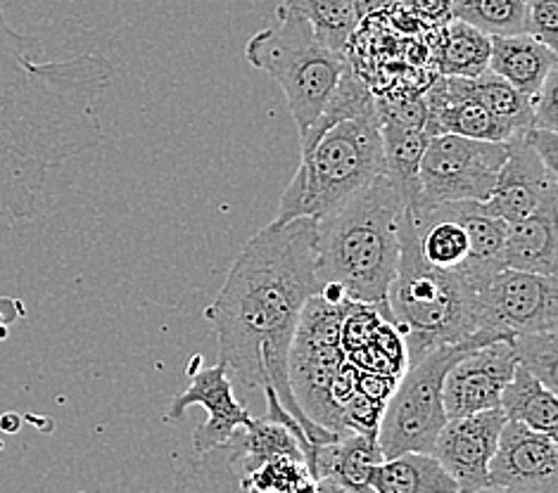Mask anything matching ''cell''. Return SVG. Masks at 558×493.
Wrapping results in <instances>:
<instances>
[{"instance_id":"2e32d148","label":"cell","mask_w":558,"mask_h":493,"mask_svg":"<svg viewBox=\"0 0 558 493\" xmlns=\"http://www.w3.org/2000/svg\"><path fill=\"white\" fill-rule=\"evenodd\" d=\"M245 442L238 430L229 442L179 458L174 468V493H250L243 470Z\"/></svg>"},{"instance_id":"4316f807","label":"cell","mask_w":558,"mask_h":493,"mask_svg":"<svg viewBox=\"0 0 558 493\" xmlns=\"http://www.w3.org/2000/svg\"><path fill=\"white\" fill-rule=\"evenodd\" d=\"M457 219L471 243V261L501 263V247L507 237V221L492 217L483 202H454Z\"/></svg>"},{"instance_id":"4dcf8cb0","label":"cell","mask_w":558,"mask_h":493,"mask_svg":"<svg viewBox=\"0 0 558 493\" xmlns=\"http://www.w3.org/2000/svg\"><path fill=\"white\" fill-rule=\"evenodd\" d=\"M558 66L547 74L535 96H530V112H533V128L558 131Z\"/></svg>"},{"instance_id":"484cf974","label":"cell","mask_w":558,"mask_h":493,"mask_svg":"<svg viewBox=\"0 0 558 493\" xmlns=\"http://www.w3.org/2000/svg\"><path fill=\"white\" fill-rule=\"evenodd\" d=\"M451 20L466 22L487 36L525 32V0H451Z\"/></svg>"},{"instance_id":"e575fe53","label":"cell","mask_w":558,"mask_h":493,"mask_svg":"<svg viewBox=\"0 0 558 493\" xmlns=\"http://www.w3.org/2000/svg\"><path fill=\"white\" fill-rule=\"evenodd\" d=\"M473 493H509V491H501V489H489V486H485V489H477V491H473Z\"/></svg>"},{"instance_id":"836d02e7","label":"cell","mask_w":558,"mask_h":493,"mask_svg":"<svg viewBox=\"0 0 558 493\" xmlns=\"http://www.w3.org/2000/svg\"><path fill=\"white\" fill-rule=\"evenodd\" d=\"M397 0H354V8L359 12V20H368V17H376L383 15L385 10H390Z\"/></svg>"},{"instance_id":"6da1fadb","label":"cell","mask_w":558,"mask_h":493,"mask_svg":"<svg viewBox=\"0 0 558 493\" xmlns=\"http://www.w3.org/2000/svg\"><path fill=\"white\" fill-rule=\"evenodd\" d=\"M38 48L0 3V245L36 214L48 173L102 140L98 104L114 76L112 62L36 60Z\"/></svg>"},{"instance_id":"8992f818","label":"cell","mask_w":558,"mask_h":493,"mask_svg":"<svg viewBox=\"0 0 558 493\" xmlns=\"http://www.w3.org/2000/svg\"><path fill=\"white\" fill-rule=\"evenodd\" d=\"M276 26L255 34L245 46L247 62L283 88L300 136L322 114L348 66L344 52L328 48L312 24L295 12L276 8Z\"/></svg>"},{"instance_id":"9c48e42d","label":"cell","mask_w":558,"mask_h":493,"mask_svg":"<svg viewBox=\"0 0 558 493\" xmlns=\"http://www.w3.org/2000/svg\"><path fill=\"white\" fill-rule=\"evenodd\" d=\"M509 157V143H487L435 133L418 167V207L485 202ZM416 207V209H418Z\"/></svg>"},{"instance_id":"3957f363","label":"cell","mask_w":558,"mask_h":493,"mask_svg":"<svg viewBox=\"0 0 558 493\" xmlns=\"http://www.w3.org/2000/svg\"><path fill=\"white\" fill-rule=\"evenodd\" d=\"M402 217V197L380 173L328 214L314 219L318 289L338 285L350 301L385 304L400 261Z\"/></svg>"},{"instance_id":"f1b7e54d","label":"cell","mask_w":558,"mask_h":493,"mask_svg":"<svg viewBox=\"0 0 558 493\" xmlns=\"http://www.w3.org/2000/svg\"><path fill=\"white\" fill-rule=\"evenodd\" d=\"M304 479H310V472L302 460L274 458L245 474V486L250 493H295Z\"/></svg>"},{"instance_id":"ba28073f","label":"cell","mask_w":558,"mask_h":493,"mask_svg":"<svg viewBox=\"0 0 558 493\" xmlns=\"http://www.w3.org/2000/svg\"><path fill=\"white\" fill-rule=\"evenodd\" d=\"M348 304H330L318 295L310 297L300 313L288 356V380L295 402L312 422L336 434H344V428L330 390L348 358L340 342Z\"/></svg>"},{"instance_id":"277c9868","label":"cell","mask_w":558,"mask_h":493,"mask_svg":"<svg viewBox=\"0 0 558 493\" xmlns=\"http://www.w3.org/2000/svg\"><path fill=\"white\" fill-rule=\"evenodd\" d=\"M501 263L469 261L457 271L428 263L418 251L409 211L400 223V261L380 316L395 325L407 346V366L430 354L437 346L457 344L481 330L483 280Z\"/></svg>"},{"instance_id":"ffe728a7","label":"cell","mask_w":558,"mask_h":493,"mask_svg":"<svg viewBox=\"0 0 558 493\" xmlns=\"http://www.w3.org/2000/svg\"><path fill=\"white\" fill-rule=\"evenodd\" d=\"M385 176L400 193L404 209L418 207V167L425 145H428V126H409L400 122H380Z\"/></svg>"},{"instance_id":"5b68a950","label":"cell","mask_w":558,"mask_h":493,"mask_svg":"<svg viewBox=\"0 0 558 493\" xmlns=\"http://www.w3.org/2000/svg\"><path fill=\"white\" fill-rule=\"evenodd\" d=\"M385 173L378 112L342 119L307 152L278 202L274 223L322 219Z\"/></svg>"},{"instance_id":"e0dca14e","label":"cell","mask_w":558,"mask_h":493,"mask_svg":"<svg viewBox=\"0 0 558 493\" xmlns=\"http://www.w3.org/2000/svg\"><path fill=\"white\" fill-rule=\"evenodd\" d=\"M378 463H383V453L376 439L344 432L336 442L314 446L310 477L314 482L328 479L352 493H374L368 482Z\"/></svg>"},{"instance_id":"1f68e13d","label":"cell","mask_w":558,"mask_h":493,"mask_svg":"<svg viewBox=\"0 0 558 493\" xmlns=\"http://www.w3.org/2000/svg\"><path fill=\"white\" fill-rule=\"evenodd\" d=\"M423 26L447 24L451 20V0H397Z\"/></svg>"},{"instance_id":"d6a6232c","label":"cell","mask_w":558,"mask_h":493,"mask_svg":"<svg viewBox=\"0 0 558 493\" xmlns=\"http://www.w3.org/2000/svg\"><path fill=\"white\" fill-rule=\"evenodd\" d=\"M523 140L542 159L544 167L558 173V131H544V128L530 126L523 133Z\"/></svg>"},{"instance_id":"9a60e30c","label":"cell","mask_w":558,"mask_h":493,"mask_svg":"<svg viewBox=\"0 0 558 493\" xmlns=\"http://www.w3.org/2000/svg\"><path fill=\"white\" fill-rule=\"evenodd\" d=\"M191 406H203L207 410V420L193 434L195 453H205L226 444L238 430H245L255 420L235 398L233 380L221 363L201 372H191L189 390L174 396V402L169 404L165 412V422L183 420L185 410Z\"/></svg>"},{"instance_id":"5bb4252c","label":"cell","mask_w":558,"mask_h":493,"mask_svg":"<svg viewBox=\"0 0 558 493\" xmlns=\"http://www.w3.org/2000/svg\"><path fill=\"white\" fill-rule=\"evenodd\" d=\"M483 207L507 223L527 219L544 209H558V173L544 167L523 136H518L509 143L507 162Z\"/></svg>"},{"instance_id":"30bf717a","label":"cell","mask_w":558,"mask_h":493,"mask_svg":"<svg viewBox=\"0 0 558 493\" xmlns=\"http://www.w3.org/2000/svg\"><path fill=\"white\" fill-rule=\"evenodd\" d=\"M481 330L497 337L556 332L558 283L556 275L523 273L513 269L492 271L477 292Z\"/></svg>"},{"instance_id":"7c38bea8","label":"cell","mask_w":558,"mask_h":493,"mask_svg":"<svg viewBox=\"0 0 558 493\" xmlns=\"http://www.w3.org/2000/svg\"><path fill=\"white\" fill-rule=\"evenodd\" d=\"M515 366L511 337L473 346L459 356L449 368L442 386L447 420L499 408L501 392L511 382Z\"/></svg>"},{"instance_id":"4fadbf2b","label":"cell","mask_w":558,"mask_h":493,"mask_svg":"<svg viewBox=\"0 0 558 493\" xmlns=\"http://www.w3.org/2000/svg\"><path fill=\"white\" fill-rule=\"evenodd\" d=\"M504 422H507L504 410L489 408L447 420L437 434L433 456L454 479L459 493H473L487 486V468L497 451Z\"/></svg>"},{"instance_id":"d6986e66","label":"cell","mask_w":558,"mask_h":493,"mask_svg":"<svg viewBox=\"0 0 558 493\" xmlns=\"http://www.w3.org/2000/svg\"><path fill=\"white\" fill-rule=\"evenodd\" d=\"M556 209H544L527 219L507 223L501 266L523 273L556 275Z\"/></svg>"},{"instance_id":"d4e9b609","label":"cell","mask_w":558,"mask_h":493,"mask_svg":"<svg viewBox=\"0 0 558 493\" xmlns=\"http://www.w3.org/2000/svg\"><path fill=\"white\" fill-rule=\"evenodd\" d=\"M457 78V86L461 88V93H466L473 100H477L485 108L497 114L504 122L513 124L515 128H530L533 126V112H530V98L523 96L521 90H515L511 84L504 82L501 76H497L495 72H483L481 76L473 78Z\"/></svg>"},{"instance_id":"f546056e","label":"cell","mask_w":558,"mask_h":493,"mask_svg":"<svg viewBox=\"0 0 558 493\" xmlns=\"http://www.w3.org/2000/svg\"><path fill=\"white\" fill-rule=\"evenodd\" d=\"M525 34L556 50L558 46V0H525Z\"/></svg>"},{"instance_id":"cb8c5ba5","label":"cell","mask_w":558,"mask_h":493,"mask_svg":"<svg viewBox=\"0 0 558 493\" xmlns=\"http://www.w3.org/2000/svg\"><path fill=\"white\" fill-rule=\"evenodd\" d=\"M278 8L295 12V15L307 20L314 34L328 48L340 52H344L359 24H362L354 0H281Z\"/></svg>"},{"instance_id":"52a82bcc","label":"cell","mask_w":558,"mask_h":493,"mask_svg":"<svg viewBox=\"0 0 558 493\" xmlns=\"http://www.w3.org/2000/svg\"><path fill=\"white\" fill-rule=\"evenodd\" d=\"M497 340L489 332H475L473 337L437 346L430 354L409 363L397 380L395 392L385 404L383 418L378 424V448L383 460L402 456V453H428L433 456L435 439L447 422L442 386L449 368L454 366L459 356L466 354L473 346H483Z\"/></svg>"},{"instance_id":"7a4b0ae2","label":"cell","mask_w":558,"mask_h":493,"mask_svg":"<svg viewBox=\"0 0 558 493\" xmlns=\"http://www.w3.org/2000/svg\"><path fill=\"white\" fill-rule=\"evenodd\" d=\"M314 219L269 223L247 239L205 318L219 337V363L245 392L271 386L312 446L340 434L312 422L290 390L288 356L300 313L318 295Z\"/></svg>"},{"instance_id":"603a6c76","label":"cell","mask_w":558,"mask_h":493,"mask_svg":"<svg viewBox=\"0 0 558 493\" xmlns=\"http://www.w3.org/2000/svg\"><path fill=\"white\" fill-rule=\"evenodd\" d=\"M499 408L507 420L521 422L525 428L547 436L558 434V398L523 366H515L511 382L504 386Z\"/></svg>"},{"instance_id":"ac0fdd59","label":"cell","mask_w":558,"mask_h":493,"mask_svg":"<svg viewBox=\"0 0 558 493\" xmlns=\"http://www.w3.org/2000/svg\"><path fill=\"white\" fill-rule=\"evenodd\" d=\"M558 66L556 50L539 44L530 34L492 36L489 48V72L501 76L523 96H535L547 74Z\"/></svg>"},{"instance_id":"8fae6325","label":"cell","mask_w":558,"mask_h":493,"mask_svg":"<svg viewBox=\"0 0 558 493\" xmlns=\"http://www.w3.org/2000/svg\"><path fill=\"white\" fill-rule=\"evenodd\" d=\"M487 486L509 493H558L556 439L507 420L487 468Z\"/></svg>"},{"instance_id":"83f0119b","label":"cell","mask_w":558,"mask_h":493,"mask_svg":"<svg viewBox=\"0 0 558 493\" xmlns=\"http://www.w3.org/2000/svg\"><path fill=\"white\" fill-rule=\"evenodd\" d=\"M511 346L518 366H523L530 375L537 378L547 390L556 392L558 380V337L556 332H533V335H513Z\"/></svg>"},{"instance_id":"7402d4cb","label":"cell","mask_w":558,"mask_h":493,"mask_svg":"<svg viewBox=\"0 0 558 493\" xmlns=\"http://www.w3.org/2000/svg\"><path fill=\"white\" fill-rule=\"evenodd\" d=\"M368 486L374 493H459L454 479L428 453H402L378 463Z\"/></svg>"},{"instance_id":"44dd1931","label":"cell","mask_w":558,"mask_h":493,"mask_svg":"<svg viewBox=\"0 0 558 493\" xmlns=\"http://www.w3.org/2000/svg\"><path fill=\"white\" fill-rule=\"evenodd\" d=\"M435 34L437 41H430V56L437 76L473 78L487 72L492 36L459 20L437 24Z\"/></svg>"}]
</instances>
